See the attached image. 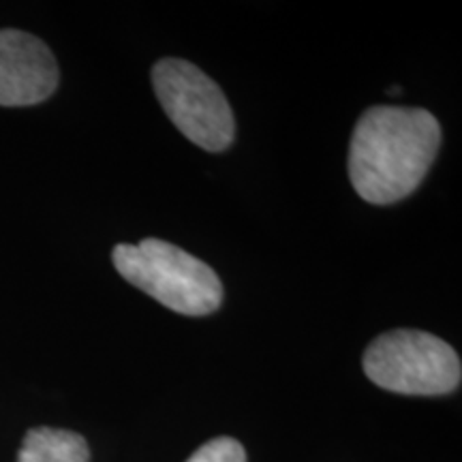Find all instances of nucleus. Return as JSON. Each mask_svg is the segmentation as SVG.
<instances>
[{
  "instance_id": "1",
  "label": "nucleus",
  "mask_w": 462,
  "mask_h": 462,
  "mask_svg": "<svg viewBox=\"0 0 462 462\" xmlns=\"http://www.w3.org/2000/svg\"><path fill=\"white\" fill-rule=\"evenodd\" d=\"M441 143V126L421 107L366 109L349 146V178L368 204H394L413 193Z\"/></svg>"
},
{
  "instance_id": "2",
  "label": "nucleus",
  "mask_w": 462,
  "mask_h": 462,
  "mask_svg": "<svg viewBox=\"0 0 462 462\" xmlns=\"http://www.w3.org/2000/svg\"><path fill=\"white\" fill-rule=\"evenodd\" d=\"M120 276L173 313L204 317L223 302V285L210 265L159 238L118 245L112 253Z\"/></svg>"
},
{
  "instance_id": "3",
  "label": "nucleus",
  "mask_w": 462,
  "mask_h": 462,
  "mask_svg": "<svg viewBox=\"0 0 462 462\" xmlns=\"http://www.w3.org/2000/svg\"><path fill=\"white\" fill-rule=\"evenodd\" d=\"M364 373L379 388L409 396L449 394L460 385V357L446 340L421 330L381 334L364 354Z\"/></svg>"
},
{
  "instance_id": "4",
  "label": "nucleus",
  "mask_w": 462,
  "mask_h": 462,
  "mask_svg": "<svg viewBox=\"0 0 462 462\" xmlns=\"http://www.w3.org/2000/svg\"><path fill=\"white\" fill-rule=\"evenodd\" d=\"M152 86L171 123L199 148L221 152L234 142V112L201 69L180 58H163L152 69Z\"/></svg>"
},
{
  "instance_id": "5",
  "label": "nucleus",
  "mask_w": 462,
  "mask_h": 462,
  "mask_svg": "<svg viewBox=\"0 0 462 462\" xmlns=\"http://www.w3.org/2000/svg\"><path fill=\"white\" fill-rule=\"evenodd\" d=\"M56 86V58L42 39L14 28L0 31V106H37Z\"/></svg>"
},
{
  "instance_id": "6",
  "label": "nucleus",
  "mask_w": 462,
  "mask_h": 462,
  "mask_svg": "<svg viewBox=\"0 0 462 462\" xmlns=\"http://www.w3.org/2000/svg\"><path fill=\"white\" fill-rule=\"evenodd\" d=\"M90 449L82 435L60 429H32L26 432L17 462H88Z\"/></svg>"
},
{
  "instance_id": "7",
  "label": "nucleus",
  "mask_w": 462,
  "mask_h": 462,
  "mask_svg": "<svg viewBox=\"0 0 462 462\" xmlns=\"http://www.w3.org/2000/svg\"><path fill=\"white\" fill-rule=\"evenodd\" d=\"M187 462H246V452L236 439L217 437L204 443Z\"/></svg>"
}]
</instances>
